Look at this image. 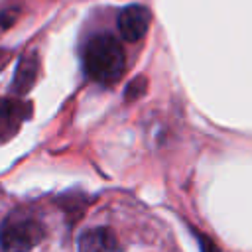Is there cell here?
I'll return each mask as SVG.
<instances>
[{
    "mask_svg": "<svg viewBox=\"0 0 252 252\" xmlns=\"http://www.w3.org/2000/svg\"><path fill=\"white\" fill-rule=\"evenodd\" d=\"M45 238L39 217L30 209H14L0 224L2 252H30Z\"/></svg>",
    "mask_w": 252,
    "mask_h": 252,
    "instance_id": "obj_2",
    "label": "cell"
},
{
    "mask_svg": "<svg viewBox=\"0 0 252 252\" xmlns=\"http://www.w3.org/2000/svg\"><path fill=\"white\" fill-rule=\"evenodd\" d=\"M37 71H39V59L37 53H24L18 67H16V75L12 81V91L16 94H26L32 85L37 79Z\"/></svg>",
    "mask_w": 252,
    "mask_h": 252,
    "instance_id": "obj_6",
    "label": "cell"
},
{
    "mask_svg": "<svg viewBox=\"0 0 252 252\" xmlns=\"http://www.w3.org/2000/svg\"><path fill=\"white\" fill-rule=\"evenodd\" d=\"M197 238H199V244H201V252H220L219 246L211 238H207L203 234H197Z\"/></svg>",
    "mask_w": 252,
    "mask_h": 252,
    "instance_id": "obj_7",
    "label": "cell"
},
{
    "mask_svg": "<svg viewBox=\"0 0 252 252\" xmlns=\"http://www.w3.org/2000/svg\"><path fill=\"white\" fill-rule=\"evenodd\" d=\"M32 104L20 98H0V144L14 138L20 126L30 118Z\"/></svg>",
    "mask_w": 252,
    "mask_h": 252,
    "instance_id": "obj_3",
    "label": "cell"
},
{
    "mask_svg": "<svg viewBox=\"0 0 252 252\" xmlns=\"http://www.w3.org/2000/svg\"><path fill=\"white\" fill-rule=\"evenodd\" d=\"M83 69L91 81L102 87L118 83L126 69L122 43L110 33L93 35L83 47Z\"/></svg>",
    "mask_w": 252,
    "mask_h": 252,
    "instance_id": "obj_1",
    "label": "cell"
},
{
    "mask_svg": "<svg viewBox=\"0 0 252 252\" xmlns=\"http://www.w3.org/2000/svg\"><path fill=\"white\" fill-rule=\"evenodd\" d=\"M118 238L108 226L85 230L77 240V252H118Z\"/></svg>",
    "mask_w": 252,
    "mask_h": 252,
    "instance_id": "obj_5",
    "label": "cell"
},
{
    "mask_svg": "<svg viewBox=\"0 0 252 252\" xmlns=\"http://www.w3.org/2000/svg\"><path fill=\"white\" fill-rule=\"evenodd\" d=\"M150 20H152V14L142 4H130L122 8L118 14V32L122 39L130 43L140 41L150 28Z\"/></svg>",
    "mask_w": 252,
    "mask_h": 252,
    "instance_id": "obj_4",
    "label": "cell"
}]
</instances>
